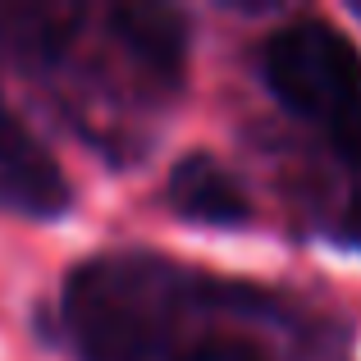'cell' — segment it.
<instances>
[{"mask_svg":"<svg viewBox=\"0 0 361 361\" xmlns=\"http://www.w3.org/2000/svg\"><path fill=\"white\" fill-rule=\"evenodd\" d=\"M174 274L137 256H101L64 288V329L82 361H174Z\"/></svg>","mask_w":361,"mask_h":361,"instance_id":"obj_1","label":"cell"},{"mask_svg":"<svg viewBox=\"0 0 361 361\" xmlns=\"http://www.w3.org/2000/svg\"><path fill=\"white\" fill-rule=\"evenodd\" d=\"M265 82L283 101V110L325 128L361 97V55L329 23L298 18L265 46Z\"/></svg>","mask_w":361,"mask_h":361,"instance_id":"obj_2","label":"cell"},{"mask_svg":"<svg viewBox=\"0 0 361 361\" xmlns=\"http://www.w3.org/2000/svg\"><path fill=\"white\" fill-rule=\"evenodd\" d=\"M64 206H69V183L55 156L37 142V133L14 115V106L0 92V211L51 220Z\"/></svg>","mask_w":361,"mask_h":361,"instance_id":"obj_3","label":"cell"},{"mask_svg":"<svg viewBox=\"0 0 361 361\" xmlns=\"http://www.w3.org/2000/svg\"><path fill=\"white\" fill-rule=\"evenodd\" d=\"M110 37L123 46L133 64H137L147 78L174 82L178 69H183V18L165 5H115L106 9Z\"/></svg>","mask_w":361,"mask_h":361,"instance_id":"obj_4","label":"cell"},{"mask_svg":"<svg viewBox=\"0 0 361 361\" xmlns=\"http://www.w3.org/2000/svg\"><path fill=\"white\" fill-rule=\"evenodd\" d=\"M169 202L202 224H243L247 220V192L243 183L211 156H188L169 174Z\"/></svg>","mask_w":361,"mask_h":361,"instance_id":"obj_5","label":"cell"},{"mask_svg":"<svg viewBox=\"0 0 361 361\" xmlns=\"http://www.w3.org/2000/svg\"><path fill=\"white\" fill-rule=\"evenodd\" d=\"M325 133H329V142H334L338 160L348 165V174H353V202H348L343 224H348V238L361 243V97L353 106L338 110V115L325 123Z\"/></svg>","mask_w":361,"mask_h":361,"instance_id":"obj_6","label":"cell"},{"mask_svg":"<svg viewBox=\"0 0 361 361\" xmlns=\"http://www.w3.org/2000/svg\"><path fill=\"white\" fill-rule=\"evenodd\" d=\"M174 361H261V357L238 338H202V343L183 348Z\"/></svg>","mask_w":361,"mask_h":361,"instance_id":"obj_7","label":"cell"}]
</instances>
